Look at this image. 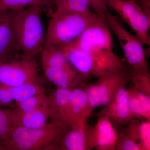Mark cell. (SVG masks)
Wrapping results in <instances>:
<instances>
[{
	"mask_svg": "<svg viewBox=\"0 0 150 150\" xmlns=\"http://www.w3.org/2000/svg\"><path fill=\"white\" fill-rule=\"evenodd\" d=\"M60 48L73 68L87 80L91 76L98 78L127 70L125 59L113 51L96 48L82 50L72 43Z\"/></svg>",
	"mask_w": 150,
	"mask_h": 150,
	"instance_id": "obj_1",
	"label": "cell"
},
{
	"mask_svg": "<svg viewBox=\"0 0 150 150\" xmlns=\"http://www.w3.org/2000/svg\"><path fill=\"white\" fill-rule=\"evenodd\" d=\"M43 7L33 6L12 11L18 49L28 59L41 53L44 46V30L41 19Z\"/></svg>",
	"mask_w": 150,
	"mask_h": 150,
	"instance_id": "obj_2",
	"label": "cell"
},
{
	"mask_svg": "<svg viewBox=\"0 0 150 150\" xmlns=\"http://www.w3.org/2000/svg\"><path fill=\"white\" fill-rule=\"evenodd\" d=\"M51 17L46 43L60 48L74 42L93 23L106 20L93 11L83 13L54 11Z\"/></svg>",
	"mask_w": 150,
	"mask_h": 150,
	"instance_id": "obj_3",
	"label": "cell"
},
{
	"mask_svg": "<svg viewBox=\"0 0 150 150\" xmlns=\"http://www.w3.org/2000/svg\"><path fill=\"white\" fill-rule=\"evenodd\" d=\"M71 126L62 122L50 121L38 129L16 128L6 150H56L60 139Z\"/></svg>",
	"mask_w": 150,
	"mask_h": 150,
	"instance_id": "obj_4",
	"label": "cell"
},
{
	"mask_svg": "<svg viewBox=\"0 0 150 150\" xmlns=\"http://www.w3.org/2000/svg\"><path fill=\"white\" fill-rule=\"evenodd\" d=\"M106 20L108 26L118 39L129 67L150 75L144 44L140 38L129 33L118 21V17L112 15L110 12L106 15Z\"/></svg>",
	"mask_w": 150,
	"mask_h": 150,
	"instance_id": "obj_5",
	"label": "cell"
},
{
	"mask_svg": "<svg viewBox=\"0 0 150 150\" xmlns=\"http://www.w3.org/2000/svg\"><path fill=\"white\" fill-rule=\"evenodd\" d=\"M130 80L129 71L111 73L98 78L97 80L82 86L86 92L92 109L105 106L111 101L121 87Z\"/></svg>",
	"mask_w": 150,
	"mask_h": 150,
	"instance_id": "obj_6",
	"label": "cell"
},
{
	"mask_svg": "<svg viewBox=\"0 0 150 150\" xmlns=\"http://www.w3.org/2000/svg\"><path fill=\"white\" fill-rule=\"evenodd\" d=\"M108 6L118 13L121 21L126 23L144 45L150 46V15L137 4L135 0H106Z\"/></svg>",
	"mask_w": 150,
	"mask_h": 150,
	"instance_id": "obj_7",
	"label": "cell"
},
{
	"mask_svg": "<svg viewBox=\"0 0 150 150\" xmlns=\"http://www.w3.org/2000/svg\"><path fill=\"white\" fill-rule=\"evenodd\" d=\"M9 56L0 60V84L8 87H15L39 80L34 59L25 58L22 55L21 59L10 61Z\"/></svg>",
	"mask_w": 150,
	"mask_h": 150,
	"instance_id": "obj_8",
	"label": "cell"
},
{
	"mask_svg": "<svg viewBox=\"0 0 150 150\" xmlns=\"http://www.w3.org/2000/svg\"><path fill=\"white\" fill-rule=\"evenodd\" d=\"M86 150H115L118 131L107 115L100 113L96 123L85 121Z\"/></svg>",
	"mask_w": 150,
	"mask_h": 150,
	"instance_id": "obj_9",
	"label": "cell"
},
{
	"mask_svg": "<svg viewBox=\"0 0 150 150\" xmlns=\"http://www.w3.org/2000/svg\"><path fill=\"white\" fill-rule=\"evenodd\" d=\"M100 113L107 115L117 129L126 126L134 118L129 108L126 85L118 90L111 101L104 106Z\"/></svg>",
	"mask_w": 150,
	"mask_h": 150,
	"instance_id": "obj_10",
	"label": "cell"
},
{
	"mask_svg": "<svg viewBox=\"0 0 150 150\" xmlns=\"http://www.w3.org/2000/svg\"><path fill=\"white\" fill-rule=\"evenodd\" d=\"M71 89L57 88L48 96L49 119L51 122H62L72 126L71 116Z\"/></svg>",
	"mask_w": 150,
	"mask_h": 150,
	"instance_id": "obj_11",
	"label": "cell"
},
{
	"mask_svg": "<svg viewBox=\"0 0 150 150\" xmlns=\"http://www.w3.org/2000/svg\"><path fill=\"white\" fill-rule=\"evenodd\" d=\"M18 50L14 30L12 11H0V60Z\"/></svg>",
	"mask_w": 150,
	"mask_h": 150,
	"instance_id": "obj_12",
	"label": "cell"
},
{
	"mask_svg": "<svg viewBox=\"0 0 150 150\" xmlns=\"http://www.w3.org/2000/svg\"><path fill=\"white\" fill-rule=\"evenodd\" d=\"M93 110L87 94L83 87H77L72 89L71 97V126L87 120Z\"/></svg>",
	"mask_w": 150,
	"mask_h": 150,
	"instance_id": "obj_13",
	"label": "cell"
},
{
	"mask_svg": "<svg viewBox=\"0 0 150 150\" xmlns=\"http://www.w3.org/2000/svg\"><path fill=\"white\" fill-rule=\"evenodd\" d=\"M45 76L52 83L59 88L72 89L82 86L86 84L87 79L79 74L50 67H43Z\"/></svg>",
	"mask_w": 150,
	"mask_h": 150,
	"instance_id": "obj_14",
	"label": "cell"
},
{
	"mask_svg": "<svg viewBox=\"0 0 150 150\" xmlns=\"http://www.w3.org/2000/svg\"><path fill=\"white\" fill-rule=\"evenodd\" d=\"M86 121L71 126L60 139L56 150H86Z\"/></svg>",
	"mask_w": 150,
	"mask_h": 150,
	"instance_id": "obj_15",
	"label": "cell"
},
{
	"mask_svg": "<svg viewBox=\"0 0 150 150\" xmlns=\"http://www.w3.org/2000/svg\"><path fill=\"white\" fill-rule=\"evenodd\" d=\"M13 110L14 121L17 128L38 129L45 126L49 118L48 105L21 114L16 113Z\"/></svg>",
	"mask_w": 150,
	"mask_h": 150,
	"instance_id": "obj_16",
	"label": "cell"
},
{
	"mask_svg": "<svg viewBox=\"0 0 150 150\" xmlns=\"http://www.w3.org/2000/svg\"><path fill=\"white\" fill-rule=\"evenodd\" d=\"M41 53L43 67L59 68L71 72L79 74L70 64L60 48L49 43H45Z\"/></svg>",
	"mask_w": 150,
	"mask_h": 150,
	"instance_id": "obj_17",
	"label": "cell"
},
{
	"mask_svg": "<svg viewBox=\"0 0 150 150\" xmlns=\"http://www.w3.org/2000/svg\"><path fill=\"white\" fill-rule=\"evenodd\" d=\"M139 144L141 150H150V121L139 122L134 118L121 130Z\"/></svg>",
	"mask_w": 150,
	"mask_h": 150,
	"instance_id": "obj_18",
	"label": "cell"
},
{
	"mask_svg": "<svg viewBox=\"0 0 150 150\" xmlns=\"http://www.w3.org/2000/svg\"><path fill=\"white\" fill-rule=\"evenodd\" d=\"M16 128L13 109L0 108V150H6L8 144Z\"/></svg>",
	"mask_w": 150,
	"mask_h": 150,
	"instance_id": "obj_19",
	"label": "cell"
},
{
	"mask_svg": "<svg viewBox=\"0 0 150 150\" xmlns=\"http://www.w3.org/2000/svg\"><path fill=\"white\" fill-rule=\"evenodd\" d=\"M15 103L21 102L29 98L45 93L46 89L39 80L15 87H8Z\"/></svg>",
	"mask_w": 150,
	"mask_h": 150,
	"instance_id": "obj_20",
	"label": "cell"
},
{
	"mask_svg": "<svg viewBox=\"0 0 150 150\" xmlns=\"http://www.w3.org/2000/svg\"><path fill=\"white\" fill-rule=\"evenodd\" d=\"M53 0H0V11H15L33 6L48 8L53 12Z\"/></svg>",
	"mask_w": 150,
	"mask_h": 150,
	"instance_id": "obj_21",
	"label": "cell"
},
{
	"mask_svg": "<svg viewBox=\"0 0 150 150\" xmlns=\"http://www.w3.org/2000/svg\"><path fill=\"white\" fill-rule=\"evenodd\" d=\"M55 10L60 12L83 13L91 11L88 0H53Z\"/></svg>",
	"mask_w": 150,
	"mask_h": 150,
	"instance_id": "obj_22",
	"label": "cell"
},
{
	"mask_svg": "<svg viewBox=\"0 0 150 150\" xmlns=\"http://www.w3.org/2000/svg\"><path fill=\"white\" fill-rule=\"evenodd\" d=\"M48 105V96L45 93L38 94L25 100L21 102L15 103L13 110L18 114L25 113L47 106Z\"/></svg>",
	"mask_w": 150,
	"mask_h": 150,
	"instance_id": "obj_23",
	"label": "cell"
},
{
	"mask_svg": "<svg viewBox=\"0 0 150 150\" xmlns=\"http://www.w3.org/2000/svg\"><path fill=\"white\" fill-rule=\"evenodd\" d=\"M130 80L135 88L150 96V75L137 71L129 66Z\"/></svg>",
	"mask_w": 150,
	"mask_h": 150,
	"instance_id": "obj_24",
	"label": "cell"
},
{
	"mask_svg": "<svg viewBox=\"0 0 150 150\" xmlns=\"http://www.w3.org/2000/svg\"><path fill=\"white\" fill-rule=\"evenodd\" d=\"M128 100L129 108L132 115L134 118L137 119H145V120L150 121L148 118L144 110L140 104L137 96L135 95L133 90L132 85L128 89Z\"/></svg>",
	"mask_w": 150,
	"mask_h": 150,
	"instance_id": "obj_25",
	"label": "cell"
},
{
	"mask_svg": "<svg viewBox=\"0 0 150 150\" xmlns=\"http://www.w3.org/2000/svg\"><path fill=\"white\" fill-rule=\"evenodd\" d=\"M118 133L115 150H141L138 143L133 138L121 130Z\"/></svg>",
	"mask_w": 150,
	"mask_h": 150,
	"instance_id": "obj_26",
	"label": "cell"
},
{
	"mask_svg": "<svg viewBox=\"0 0 150 150\" xmlns=\"http://www.w3.org/2000/svg\"><path fill=\"white\" fill-rule=\"evenodd\" d=\"M93 12L103 18H106V16L109 11L108 10L106 0H88Z\"/></svg>",
	"mask_w": 150,
	"mask_h": 150,
	"instance_id": "obj_27",
	"label": "cell"
},
{
	"mask_svg": "<svg viewBox=\"0 0 150 150\" xmlns=\"http://www.w3.org/2000/svg\"><path fill=\"white\" fill-rule=\"evenodd\" d=\"M13 101L8 88L0 84V107H9L13 109Z\"/></svg>",
	"mask_w": 150,
	"mask_h": 150,
	"instance_id": "obj_28",
	"label": "cell"
},
{
	"mask_svg": "<svg viewBox=\"0 0 150 150\" xmlns=\"http://www.w3.org/2000/svg\"><path fill=\"white\" fill-rule=\"evenodd\" d=\"M133 90L137 99L142 105L148 118L150 119V96H148L134 87L132 85Z\"/></svg>",
	"mask_w": 150,
	"mask_h": 150,
	"instance_id": "obj_29",
	"label": "cell"
},
{
	"mask_svg": "<svg viewBox=\"0 0 150 150\" xmlns=\"http://www.w3.org/2000/svg\"><path fill=\"white\" fill-rule=\"evenodd\" d=\"M135 1L144 11L150 15V0H135Z\"/></svg>",
	"mask_w": 150,
	"mask_h": 150,
	"instance_id": "obj_30",
	"label": "cell"
}]
</instances>
